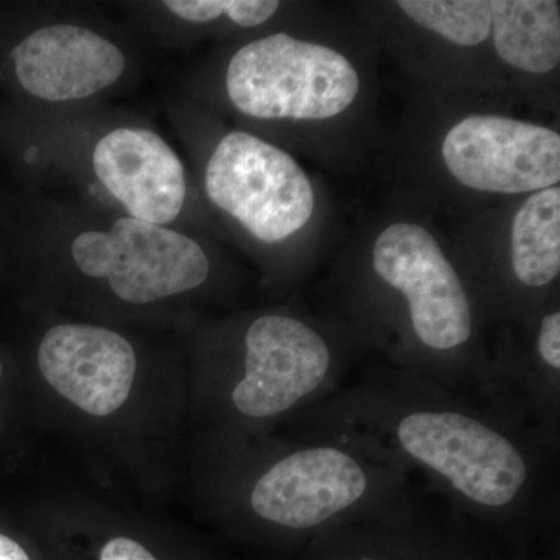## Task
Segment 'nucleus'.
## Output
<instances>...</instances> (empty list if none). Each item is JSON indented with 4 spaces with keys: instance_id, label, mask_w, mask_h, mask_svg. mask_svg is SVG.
Returning a JSON list of instances; mask_svg holds the SVG:
<instances>
[{
    "instance_id": "20e7f679",
    "label": "nucleus",
    "mask_w": 560,
    "mask_h": 560,
    "mask_svg": "<svg viewBox=\"0 0 560 560\" xmlns=\"http://www.w3.org/2000/svg\"><path fill=\"white\" fill-rule=\"evenodd\" d=\"M210 201L265 243L285 241L311 221L315 191L289 153L249 132L224 136L206 171Z\"/></svg>"
},
{
    "instance_id": "1a4fd4ad",
    "label": "nucleus",
    "mask_w": 560,
    "mask_h": 560,
    "mask_svg": "<svg viewBox=\"0 0 560 560\" xmlns=\"http://www.w3.org/2000/svg\"><path fill=\"white\" fill-rule=\"evenodd\" d=\"M38 364L51 388L95 418L113 415L130 397L138 359L117 331L61 324L44 335Z\"/></svg>"
},
{
    "instance_id": "dca6fc26",
    "label": "nucleus",
    "mask_w": 560,
    "mask_h": 560,
    "mask_svg": "<svg viewBox=\"0 0 560 560\" xmlns=\"http://www.w3.org/2000/svg\"><path fill=\"white\" fill-rule=\"evenodd\" d=\"M537 352L541 363L556 375L560 371V313H548L541 318Z\"/></svg>"
},
{
    "instance_id": "ddd939ff",
    "label": "nucleus",
    "mask_w": 560,
    "mask_h": 560,
    "mask_svg": "<svg viewBox=\"0 0 560 560\" xmlns=\"http://www.w3.org/2000/svg\"><path fill=\"white\" fill-rule=\"evenodd\" d=\"M512 270L518 282L541 289L560 272V189L534 191L515 213L511 232Z\"/></svg>"
},
{
    "instance_id": "423d86ee",
    "label": "nucleus",
    "mask_w": 560,
    "mask_h": 560,
    "mask_svg": "<svg viewBox=\"0 0 560 560\" xmlns=\"http://www.w3.org/2000/svg\"><path fill=\"white\" fill-rule=\"evenodd\" d=\"M372 265L407 301L412 334L423 348L447 353L470 341L469 296L429 231L419 224H390L375 242Z\"/></svg>"
},
{
    "instance_id": "f3484780",
    "label": "nucleus",
    "mask_w": 560,
    "mask_h": 560,
    "mask_svg": "<svg viewBox=\"0 0 560 560\" xmlns=\"http://www.w3.org/2000/svg\"><path fill=\"white\" fill-rule=\"evenodd\" d=\"M0 560H33L20 541L0 533Z\"/></svg>"
},
{
    "instance_id": "4468645a",
    "label": "nucleus",
    "mask_w": 560,
    "mask_h": 560,
    "mask_svg": "<svg viewBox=\"0 0 560 560\" xmlns=\"http://www.w3.org/2000/svg\"><path fill=\"white\" fill-rule=\"evenodd\" d=\"M397 5L420 27L458 46H478L492 31L490 2L482 0H400Z\"/></svg>"
},
{
    "instance_id": "a211bd4d",
    "label": "nucleus",
    "mask_w": 560,
    "mask_h": 560,
    "mask_svg": "<svg viewBox=\"0 0 560 560\" xmlns=\"http://www.w3.org/2000/svg\"><path fill=\"white\" fill-rule=\"evenodd\" d=\"M2 372H3V368H2V363H0V377H2Z\"/></svg>"
},
{
    "instance_id": "2eb2a0df",
    "label": "nucleus",
    "mask_w": 560,
    "mask_h": 560,
    "mask_svg": "<svg viewBox=\"0 0 560 560\" xmlns=\"http://www.w3.org/2000/svg\"><path fill=\"white\" fill-rule=\"evenodd\" d=\"M164 5L184 21L205 24L226 14L241 27H257L279 10L276 0H167Z\"/></svg>"
},
{
    "instance_id": "6ab92c4d",
    "label": "nucleus",
    "mask_w": 560,
    "mask_h": 560,
    "mask_svg": "<svg viewBox=\"0 0 560 560\" xmlns=\"http://www.w3.org/2000/svg\"><path fill=\"white\" fill-rule=\"evenodd\" d=\"M360 560H377V559L364 558V559H360Z\"/></svg>"
},
{
    "instance_id": "f8f14e48",
    "label": "nucleus",
    "mask_w": 560,
    "mask_h": 560,
    "mask_svg": "<svg viewBox=\"0 0 560 560\" xmlns=\"http://www.w3.org/2000/svg\"><path fill=\"white\" fill-rule=\"evenodd\" d=\"M493 43L501 60L529 73H547L560 61V3L555 0L490 2Z\"/></svg>"
},
{
    "instance_id": "6e6552de",
    "label": "nucleus",
    "mask_w": 560,
    "mask_h": 560,
    "mask_svg": "<svg viewBox=\"0 0 560 560\" xmlns=\"http://www.w3.org/2000/svg\"><path fill=\"white\" fill-rule=\"evenodd\" d=\"M245 348V375L231 397L246 418H276L330 383L329 345L301 319L261 316L246 331Z\"/></svg>"
},
{
    "instance_id": "7ed1b4c3",
    "label": "nucleus",
    "mask_w": 560,
    "mask_h": 560,
    "mask_svg": "<svg viewBox=\"0 0 560 560\" xmlns=\"http://www.w3.org/2000/svg\"><path fill=\"white\" fill-rule=\"evenodd\" d=\"M383 467L342 444L308 445L272 464L250 490L249 503L261 521L280 528H319L381 501Z\"/></svg>"
},
{
    "instance_id": "0eeeda50",
    "label": "nucleus",
    "mask_w": 560,
    "mask_h": 560,
    "mask_svg": "<svg viewBox=\"0 0 560 560\" xmlns=\"http://www.w3.org/2000/svg\"><path fill=\"white\" fill-rule=\"evenodd\" d=\"M442 160L453 178L490 194H528L560 180V136L510 117L470 116L442 143Z\"/></svg>"
},
{
    "instance_id": "f257e3e1",
    "label": "nucleus",
    "mask_w": 560,
    "mask_h": 560,
    "mask_svg": "<svg viewBox=\"0 0 560 560\" xmlns=\"http://www.w3.org/2000/svg\"><path fill=\"white\" fill-rule=\"evenodd\" d=\"M396 404L400 407L374 420L382 440L460 503L470 510L503 511L518 510L529 499L536 469L528 445L512 431L463 407Z\"/></svg>"
},
{
    "instance_id": "9d476101",
    "label": "nucleus",
    "mask_w": 560,
    "mask_h": 560,
    "mask_svg": "<svg viewBox=\"0 0 560 560\" xmlns=\"http://www.w3.org/2000/svg\"><path fill=\"white\" fill-rule=\"evenodd\" d=\"M11 72L22 90L46 102L90 97L124 75L119 47L77 25L39 28L10 50Z\"/></svg>"
},
{
    "instance_id": "9b49d317",
    "label": "nucleus",
    "mask_w": 560,
    "mask_h": 560,
    "mask_svg": "<svg viewBox=\"0 0 560 560\" xmlns=\"http://www.w3.org/2000/svg\"><path fill=\"white\" fill-rule=\"evenodd\" d=\"M95 175L131 219L165 226L186 201V175L178 154L156 132L119 128L92 154Z\"/></svg>"
},
{
    "instance_id": "39448f33",
    "label": "nucleus",
    "mask_w": 560,
    "mask_h": 560,
    "mask_svg": "<svg viewBox=\"0 0 560 560\" xmlns=\"http://www.w3.org/2000/svg\"><path fill=\"white\" fill-rule=\"evenodd\" d=\"M81 272L108 280L130 304H151L198 289L208 279L205 250L187 235L136 219H120L108 232L88 231L72 243Z\"/></svg>"
},
{
    "instance_id": "f03ea898",
    "label": "nucleus",
    "mask_w": 560,
    "mask_h": 560,
    "mask_svg": "<svg viewBox=\"0 0 560 560\" xmlns=\"http://www.w3.org/2000/svg\"><path fill=\"white\" fill-rule=\"evenodd\" d=\"M235 108L256 119L324 120L355 101L359 73L323 44L275 33L246 44L228 66Z\"/></svg>"
}]
</instances>
